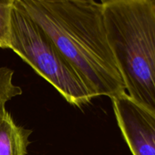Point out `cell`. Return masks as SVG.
Segmentation results:
<instances>
[{
	"instance_id": "cell-3",
	"label": "cell",
	"mask_w": 155,
	"mask_h": 155,
	"mask_svg": "<svg viewBox=\"0 0 155 155\" xmlns=\"http://www.w3.org/2000/svg\"><path fill=\"white\" fill-rule=\"evenodd\" d=\"M10 49L71 105L81 107L94 98L75 70L18 0L14 2L12 10Z\"/></svg>"
},
{
	"instance_id": "cell-5",
	"label": "cell",
	"mask_w": 155,
	"mask_h": 155,
	"mask_svg": "<svg viewBox=\"0 0 155 155\" xmlns=\"http://www.w3.org/2000/svg\"><path fill=\"white\" fill-rule=\"evenodd\" d=\"M32 133L15 124L5 106L0 107V155H27Z\"/></svg>"
},
{
	"instance_id": "cell-7",
	"label": "cell",
	"mask_w": 155,
	"mask_h": 155,
	"mask_svg": "<svg viewBox=\"0 0 155 155\" xmlns=\"http://www.w3.org/2000/svg\"><path fill=\"white\" fill-rule=\"evenodd\" d=\"M14 71L6 67H0V107L15 97L21 95L23 91L12 82Z\"/></svg>"
},
{
	"instance_id": "cell-8",
	"label": "cell",
	"mask_w": 155,
	"mask_h": 155,
	"mask_svg": "<svg viewBox=\"0 0 155 155\" xmlns=\"http://www.w3.org/2000/svg\"><path fill=\"white\" fill-rule=\"evenodd\" d=\"M152 2H153V5H154V7H155V0H152Z\"/></svg>"
},
{
	"instance_id": "cell-4",
	"label": "cell",
	"mask_w": 155,
	"mask_h": 155,
	"mask_svg": "<svg viewBox=\"0 0 155 155\" xmlns=\"http://www.w3.org/2000/svg\"><path fill=\"white\" fill-rule=\"evenodd\" d=\"M117 124L132 155H155V113L124 93L112 98Z\"/></svg>"
},
{
	"instance_id": "cell-2",
	"label": "cell",
	"mask_w": 155,
	"mask_h": 155,
	"mask_svg": "<svg viewBox=\"0 0 155 155\" xmlns=\"http://www.w3.org/2000/svg\"><path fill=\"white\" fill-rule=\"evenodd\" d=\"M108 40L128 95L155 113V7L152 0H103Z\"/></svg>"
},
{
	"instance_id": "cell-6",
	"label": "cell",
	"mask_w": 155,
	"mask_h": 155,
	"mask_svg": "<svg viewBox=\"0 0 155 155\" xmlns=\"http://www.w3.org/2000/svg\"><path fill=\"white\" fill-rule=\"evenodd\" d=\"M15 0L0 1V48H10L12 15Z\"/></svg>"
},
{
	"instance_id": "cell-1",
	"label": "cell",
	"mask_w": 155,
	"mask_h": 155,
	"mask_svg": "<svg viewBox=\"0 0 155 155\" xmlns=\"http://www.w3.org/2000/svg\"><path fill=\"white\" fill-rule=\"evenodd\" d=\"M50 36L94 98L111 99L126 86L108 40L102 2L18 0Z\"/></svg>"
}]
</instances>
